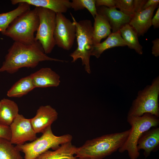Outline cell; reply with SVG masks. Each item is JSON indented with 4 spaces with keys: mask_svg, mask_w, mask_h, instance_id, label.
Instances as JSON below:
<instances>
[{
    "mask_svg": "<svg viewBox=\"0 0 159 159\" xmlns=\"http://www.w3.org/2000/svg\"><path fill=\"white\" fill-rule=\"evenodd\" d=\"M20 151L9 140L0 138V159H22Z\"/></svg>",
    "mask_w": 159,
    "mask_h": 159,
    "instance_id": "obj_24",
    "label": "cell"
},
{
    "mask_svg": "<svg viewBox=\"0 0 159 159\" xmlns=\"http://www.w3.org/2000/svg\"><path fill=\"white\" fill-rule=\"evenodd\" d=\"M95 3V0H72L70 6L75 11L86 9L94 18L97 14Z\"/></svg>",
    "mask_w": 159,
    "mask_h": 159,
    "instance_id": "obj_25",
    "label": "cell"
},
{
    "mask_svg": "<svg viewBox=\"0 0 159 159\" xmlns=\"http://www.w3.org/2000/svg\"><path fill=\"white\" fill-rule=\"evenodd\" d=\"M11 137V132L9 126L0 124V138L10 141Z\"/></svg>",
    "mask_w": 159,
    "mask_h": 159,
    "instance_id": "obj_27",
    "label": "cell"
},
{
    "mask_svg": "<svg viewBox=\"0 0 159 159\" xmlns=\"http://www.w3.org/2000/svg\"><path fill=\"white\" fill-rule=\"evenodd\" d=\"M1 101H0V105H1Z\"/></svg>",
    "mask_w": 159,
    "mask_h": 159,
    "instance_id": "obj_34",
    "label": "cell"
},
{
    "mask_svg": "<svg viewBox=\"0 0 159 159\" xmlns=\"http://www.w3.org/2000/svg\"><path fill=\"white\" fill-rule=\"evenodd\" d=\"M44 61L66 62L48 56L38 41L31 44L14 42L8 50L0 67V72L13 74L23 67L34 68L40 62Z\"/></svg>",
    "mask_w": 159,
    "mask_h": 159,
    "instance_id": "obj_1",
    "label": "cell"
},
{
    "mask_svg": "<svg viewBox=\"0 0 159 159\" xmlns=\"http://www.w3.org/2000/svg\"><path fill=\"white\" fill-rule=\"evenodd\" d=\"M159 78L157 77L151 85L139 92L132 103L127 116L140 117L145 113H150L159 117Z\"/></svg>",
    "mask_w": 159,
    "mask_h": 159,
    "instance_id": "obj_7",
    "label": "cell"
},
{
    "mask_svg": "<svg viewBox=\"0 0 159 159\" xmlns=\"http://www.w3.org/2000/svg\"><path fill=\"white\" fill-rule=\"evenodd\" d=\"M36 8L39 18V24L35 40L40 43L45 54H49L56 45L54 33L56 13L48 9Z\"/></svg>",
    "mask_w": 159,
    "mask_h": 159,
    "instance_id": "obj_8",
    "label": "cell"
},
{
    "mask_svg": "<svg viewBox=\"0 0 159 159\" xmlns=\"http://www.w3.org/2000/svg\"><path fill=\"white\" fill-rule=\"evenodd\" d=\"M146 1V0H133L134 14L142 10Z\"/></svg>",
    "mask_w": 159,
    "mask_h": 159,
    "instance_id": "obj_29",
    "label": "cell"
},
{
    "mask_svg": "<svg viewBox=\"0 0 159 159\" xmlns=\"http://www.w3.org/2000/svg\"><path fill=\"white\" fill-rule=\"evenodd\" d=\"M76 34V26L73 22L67 18L63 13H56L54 33L56 45L64 50H70L74 44Z\"/></svg>",
    "mask_w": 159,
    "mask_h": 159,
    "instance_id": "obj_9",
    "label": "cell"
},
{
    "mask_svg": "<svg viewBox=\"0 0 159 159\" xmlns=\"http://www.w3.org/2000/svg\"><path fill=\"white\" fill-rule=\"evenodd\" d=\"M9 126L11 132L10 141L13 144H23L26 141H33L37 138L30 119L26 118L22 115L18 114Z\"/></svg>",
    "mask_w": 159,
    "mask_h": 159,
    "instance_id": "obj_10",
    "label": "cell"
},
{
    "mask_svg": "<svg viewBox=\"0 0 159 159\" xmlns=\"http://www.w3.org/2000/svg\"><path fill=\"white\" fill-rule=\"evenodd\" d=\"M15 9L9 12L0 14V32L4 34L6 30L17 17L30 10V5L24 2H21Z\"/></svg>",
    "mask_w": 159,
    "mask_h": 159,
    "instance_id": "obj_21",
    "label": "cell"
},
{
    "mask_svg": "<svg viewBox=\"0 0 159 159\" xmlns=\"http://www.w3.org/2000/svg\"><path fill=\"white\" fill-rule=\"evenodd\" d=\"M73 22L76 28V37L77 47L70 55L72 58V62L80 58L82 65L85 66V71L88 74L91 72L90 58L94 44L93 42V26L91 21L88 19L77 21L70 13Z\"/></svg>",
    "mask_w": 159,
    "mask_h": 159,
    "instance_id": "obj_5",
    "label": "cell"
},
{
    "mask_svg": "<svg viewBox=\"0 0 159 159\" xmlns=\"http://www.w3.org/2000/svg\"><path fill=\"white\" fill-rule=\"evenodd\" d=\"M58 113L50 105H42L37 110L35 116L30 119L32 127L37 133H43L57 119Z\"/></svg>",
    "mask_w": 159,
    "mask_h": 159,
    "instance_id": "obj_11",
    "label": "cell"
},
{
    "mask_svg": "<svg viewBox=\"0 0 159 159\" xmlns=\"http://www.w3.org/2000/svg\"><path fill=\"white\" fill-rule=\"evenodd\" d=\"M42 133L40 137L31 143L15 146L20 151L24 154V159H36L49 149L56 150L62 144L71 142L72 139V136L69 134L55 135L52 132L51 126Z\"/></svg>",
    "mask_w": 159,
    "mask_h": 159,
    "instance_id": "obj_6",
    "label": "cell"
},
{
    "mask_svg": "<svg viewBox=\"0 0 159 159\" xmlns=\"http://www.w3.org/2000/svg\"><path fill=\"white\" fill-rule=\"evenodd\" d=\"M130 129L108 134L86 141L76 148L75 157L90 159H102L116 152L126 140Z\"/></svg>",
    "mask_w": 159,
    "mask_h": 159,
    "instance_id": "obj_2",
    "label": "cell"
},
{
    "mask_svg": "<svg viewBox=\"0 0 159 159\" xmlns=\"http://www.w3.org/2000/svg\"><path fill=\"white\" fill-rule=\"evenodd\" d=\"M127 121L131 126L130 133L125 142L118 150L120 153L127 151L130 159H137L140 155L137 148L138 139L145 132L158 126L159 117L150 113H145L140 117L127 116Z\"/></svg>",
    "mask_w": 159,
    "mask_h": 159,
    "instance_id": "obj_4",
    "label": "cell"
},
{
    "mask_svg": "<svg viewBox=\"0 0 159 159\" xmlns=\"http://www.w3.org/2000/svg\"><path fill=\"white\" fill-rule=\"evenodd\" d=\"M13 5L24 2L37 7H42L51 10L56 13L66 12L71 8L69 0H11Z\"/></svg>",
    "mask_w": 159,
    "mask_h": 159,
    "instance_id": "obj_16",
    "label": "cell"
},
{
    "mask_svg": "<svg viewBox=\"0 0 159 159\" xmlns=\"http://www.w3.org/2000/svg\"><path fill=\"white\" fill-rule=\"evenodd\" d=\"M159 147V127H153L144 132L138 139L137 148L139 151L144 150L145 158L152 152L158 150Z\"/></svg>",
    "mask_w": 159,
    "mask_h": 159,
    "instance_id": "obj_15",
    "label": "cell"
},
{
    "mask_svg": "<svg viewBox=\"0 0 159 159\" xmlns=\"http://www.w3.org/2000/svg\"><path fill=\"white\" fill-rule=\"evenodd\" d=\"M39 18L36 7L15 18L9 25L4 34L14 42L26 44L34 43V34L39 26Z\"/></svg>",
    "mask_w": 159,
    "mask_h": 159,
    "instance_id": "obj_3",
    "label": "cell"
},
{
    "mask_svg": "<svg viewBox=\"0 0 159 159\" xmlns=\"http://www.w3.org/2000/svg\"><path fill=\"white\" fill-rule=\"evenodd\" d=\"M119 32L126 46L139 54H143V47L139 42L138 35L131 26L126 24L120 28Z\"/></svg>",
    "mask_w": 159,
    "mask_h": 159,
    "instance_id": "obj_22",
    "label": "cell"
},
{
    "mask_svg": "<svg viewBox=\"0 0 159 159\" xmlns=\"http://www.w3.org/2000/svg\"><path fill=\"white\" fill-rule=\"evenodd\" d=\"M159 3V0H147L142 10L145 9L151 6H158Z\"/></svg>",
    "mask_w": 159,
    "mask_h": 159,
    "instance_id": "obj_32",
    "label": "cell"
},
{
    "mask_svg": "<svg viewBox=\"0 0 159 159\" xmlns=\"http://www.w3.org/2000/svg\"><path fill=\"white\" fill-rule=\"evenodd\" d=\"M76 147L71 142L61 145L54 151L49 150L39 155L36 159H74Z\"/></svg>",
    "mask_w": 159,
    "mask_h": 159,
    "instance_id": "obj_18",
    "label": "cell"
},
{
    "mask_svg": "<svg viewBox=\"0 0 159 159\" xmlns=\"http://www.w3.org/2000/svg\"><path fill=\"white\" fill-rule=\"evenodd\" d=\"M126 46L119 31L112 32L103 42L93 45L91 56L99 58L105 50L113 47Z\"/></svg>",
    "mask_w": 159,
    "mask_h": 159,
    "instance_id": "obj_17",
    "label": "cell"
},
{
    "mask_svg": "<svg viewBox=\"0 0 159 159\" xmlns=\"http://www.w3.org/2000/svg\"><path fill=\"white\" fill-rule=\"evenodd\" d=\"M30 75L35 88L57 87L60 82L59 75L49 67L42 68Z\"/></svg>",
    "mask_w": 159,
    "mask_h": 159,
    "instance_id": "obj_14",
    "label": "cell"
},
{
    "mask_svg": "<svg viewBox=\"0 0 159 159\" xmlns=\"http://www.w3.org/2000/svg\"><path fill=\"white\" fill-rule=\"evenodd\" d=\"M0 124L10 126L19 114L17 105L11 100L3 98L1 101Z\"/></svg>",
    "mask_w": 159,
    "mask_h": 159,
    "instance_id": "obj_20",
    "label": "cell"
},
{
    "mask_svg": "<svg viewBox=\"0 0 159 159\" xmlns=\"http://www.w3.org/2000/svg\"><path fill=\"white\" fill-rule=\"evenodd\" d=\"M116 0H96L95 5L96 7L105 6L111 8L115 7Z\"/></svg>",
    "mask_w": 159,
    "mask_h": 159,
    "instance_id": "obj_28",
    "label": "cell"
},
{
    "mask_svg": "<svg viewBox=\"0 0 159 159\" xmlns=\"http://www.w3.org/2000/svg\"><path fill=\"white\" fill-rule=\"evenodd\" d=\"M35 87L30 75L21 78L7 91L9 97H19L27 94Z\"/></svg>",
    "mask_w": 159,
    "mask_h": 159,
    "instance_id": "obj_23",
    "label": "cell"
},
{
    "mask_svg": "<svg viewBox=\"0 0 159 159\" xmlns=\"http://www.w3.org/2000/svg\"><path fill=\"white\" fill-rule=\"evenodd\" d=\"M115 7L126 15L132 16L134 14L133 0H116Z\"/></svg>",
    "mask_w": 159,
    "mask_h": 159,
    "instance_id": "obj_26",
    "label": "cell"
},
{
    "mask_svg": "<svg viewBox=\"0 0 159 159\" xmlns=\"http://www.w3.org/2000/svg\"><path fill=\"white\" fill-rule=\"evenodd\" d=\"M96 8L97 13L104 15L107 19L112 33L119 31L123 25L129 24L132 17L117 10L115 7L109 8L102 6Z\"/></svg>",
    "mask_w": 159,
    "mask_h": 159,
    "instance_id": "obj_13",
    "label": "cell"
},
{
    "mask_svg": "<svg viewBox=\"0 0 159 159\" xmlns=\"http://www.w3.org/2000/svg\"><path fill=\"white\" fill-rule=\"evenodd\" d=\"M74 159H90L86 158H76V157Z\"/></svg>",
    "mask_w": 159,
    "mask_h": 159,
    "instance_id": "obj_33",
    "label": "cell"
},
{
    "mask_svg": "<svg viewBox=\"0 0 159 159\" xmlns=\"http://www.w3.org/2000/svg\"><path fill=\"white\" fill-rule=\"evenodd\" d=\"M153 46L152 49V54L155 56H159V39L156 38L152 41Z\"/></svg>",
    "mask_w": 159,
    "mask_h": 159,
    "instance_id": "obj_30",
    "label": "cell"
},
{
    "mask_svg": "<svg viewBox=\"0 0 159 159\" xmlns=\"http://www.w3.org/2000/svg\"><path fill=\"white\" fill-rule=\"evenodd\" d=\"M94 19L93 32L94 45L100 43L102 39L105 38L112 33L110 23L104 15L97 13Z\"/></svg>",
    "mask_w": 159,
    "mask_h": 159,
    "instance_id": "obj_19",
    "label": "cell"
},
{
    "mask_svg": "<svg viewBox=\"0 0 159 159\" xmlns=\"http://www.w3.org/2000/svg\"><path fill=\"white\" fill-rule=\"evenodd\" d=\"M151 24L154 28H158L159 27V7L157 9L155 15L151 19Z\"/></svg>",
    "mask_w": 159,
    "mask_h": 159,
    "instance_id": "obj_31",
    "label": "cell"
},
{
    "mask_svg": "<svg viewBox=\"0 0 159 159\" xmlns=\"http://www.w3.org/2000/svg\"><path fill=\"white\" fill-rule=\"evenodd\" d=\"M158 6H151L135 13L129 23L136 32L138 36H143L152 26L151 19Z\"/></svg>",
    "mask_w": 159,
    "mask_h": 159,
    "instance_id": "obj_12",
    "label": "cell"
}]
</instances>
